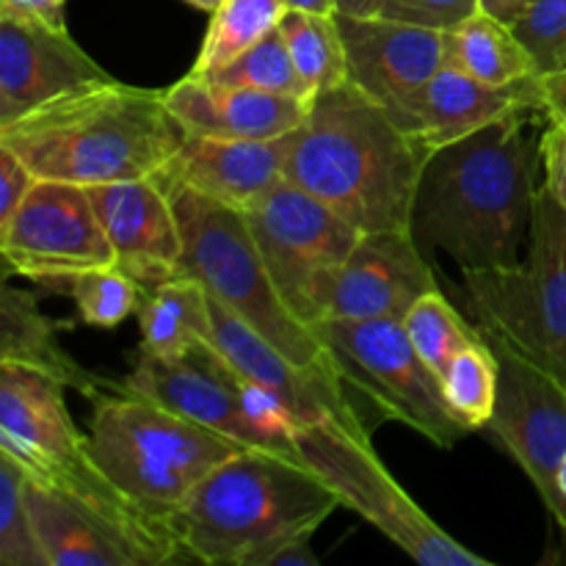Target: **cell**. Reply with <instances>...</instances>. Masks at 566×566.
I'll list each match as a JSON object with an SVG mask.
<instances>
[{
	"instance_id": "obj_40",
	"label": "cell",
	"mask_w": 566,
	"mask_h": 566,
	"mask_svg": "<svg viewBox=\"0 0 566 566\" xmlns=\"http://www.w3.org/2000/svg\"><path fill=\"white\" fill-rule=\"evenodd\" d=\"M315 534H298L293 539L282 542L269 558L265 566H318V556L313 553Z\"/></svg>"
},
{
	"instance_id": "obj_22",
	"label": "cell",
	"mask_w": 566,
	"mask_h": 566,
	"mask_svg": "<svg viewBox=\"0 0 566 566\" xmlns=\"http://www.w3.org/2000/svg\"><path fill=\"white\" fill-rule=\"evenodd\" d=\"M291 136L269 142L188 136L175 160L158 177L221 205L247 210L254 199L263 197L285 177Z\"/></svg>"
},
{
	"instance_id": "obj_17",
	"label": "cell",
	"mask_w": 566,
	"mask_h": 566,
	"mask_svg": "<svg viewBox=\"0 0 566 566\" xmlns=\"http://www.w3.org/2000/svg\"><path fill=\"white\" fill-rule=\"evenodd\" d=\"M348 59V83L398 122L415 94L451 64L448 31L390 20L337 14Z\"/></svg>"
},
{
	"instance_id": "obj_32",
	"label": "cell",
	"mask_w": 566,
	"mask_h": 566,
	"mask_svg": "<svg viewBox=\"0 0 566 566\" xmlns=\"http://www.w3.org/2000/svg\"><path fill=\"white\" fill-rule=\"evenodd\" d=\"M64 293H70L75 302L83 324L97 329H114L125 324L133 313H138L144 298V287L116 263L72 276Z\"/></svg>"
},
{
	"instance_id": "obj_25",
	"label": "cell",
	"mask_w": 566,
	"mask_h": 566,
	"mask_svg": "<svg viewBox=\"0 0 566 566\" xmlns=\"http://www.w3.org/2000/svg\"><path fill=\"white\" fill-rule=\"evenodd\" d=\"M142 348L155 357H177L213 343L210 293L197 276L180 274L144 291L138 307Z\"/></svg>"
},
{
	"instance_id": "obj_26",
	"label": "cell",
	"mask_w": 566,
	"mask_h": 566,
	"mask_svg": "<svg viewBox=\"0 0 566 566\" xmlns=\"http://www.w3.org/2000/svg\"><path fill=\"white\" fill-rule=\"evenodd\" d=\"M448 48H451L453 66L490 86L542 81L534 59L512 25L481 9L448 31Z\"/></svg>"
},
{
	"instance_id": "obj_16",
	"label": "cell",
	"mask_w": 566,
	"mask_h": 566,
	"mask_svg": "<svg viewBox=\"0 0 566 566\" xmlns=\"http://www.w3.org/2000/svg\"><path fill=\"white\" fill-rule=\"evenodd\" d=\"M116 390L158 403L247 448H274L243 415L235 396V370L216 352L213 343H205L177 357L138 352L130 374L116 381Z\"/></svg>"
},
{
	"instance_id": "obj_3",
	"label": "cell",
	"mask_w": 566,
	"mask_h": 566,
	"mask_svg": "<svg viewBox=\"0 0 566 566\" xmlns=\"http://www.w3.org/2000/svg\"><path fill=\"white\" fill-rule=\"evenodd\" d=\"M186 138L164 88L116 77L0 127V144L14 149L39 180L83 188L164 175Z\"/></svg>"
},
{
	"instance_id": "obj_29",
	"label": "cell",
	"mask_w": 566,
	"mask_h": 566,
	"mask_svg": "<svg viewBox=\"0 0 566 566\" xmlns=\"http://www.w3.org/2000/svg\"><path fill=\"white\" fill-rule=\"evenodd\" d=\"M287 9V0H227L216 14H210L208 31L191 64L193 75H208L230 64L243 50L276 31Z\"/></svg>"
},
{
	"instance_id": "obj_4",
	"label": "cell",
	"mask_w": 566,
	"mask_h": 566,
	"mask_svg": "<svg viewBox=\"0 0 566 566\" xmlns=\"http://www.w3.org/2000/svg\"><path fill=\"white\" fill-rule=\"evenodd\" d=\"M340 506L298 453L243 448L193 490L171 528L186 562L265 566L282 542L315 534Z\"/></svg>"
},
{
	"instance_id": "obj_27",
	"label": "cell",
	"mask_w": 566,
	"mask_h": 566,
	"mask_svg": "<svg viewBox=\"0 0 566 566\" xmlns=\"http://www.w3.org/2000/svg\"><path fill=\"white\" fill-rule=\"evenodd\" d=\"M280 33L313 97L329 88L346 86L348 59L337 14L287 9L280 22Z\"/></svg>"
},
{
	"instance_id": "obj_24",
	"label": "cell",
	"mask_w": 566,
	"mask_h": 566,
	"mask_svg": "<svg viewBox=\"0 0 566 566\" xmlns=\"http://www.w3.org/2000/svg\"><path fill=\"white\" fill-rule=\"evenodd\" d=\"M0 363H17L25 368L55 376L66 387H75L86 398L103 390V379L88 374L81 363L61 348L55 326L39 307L36 296L9 280L0 293Z\"/></svg>"
},
{
	"instance_id": "obj_23",
	"label": "cell",
	"mask_w": 566,
	"mask_h": 566,
	"mask_svg": "<svg viewBox=\"0 0 566 566\" xmlns=\"http://www.w3.org/2000/svg\"><path fill=\"white\" fill-rule=\"evenodd\" d=\"M25 497L50 566H160L144 542L86 503L31 479Z\"/></svg>"
},
{
	"instance_id": "obj_20",
	"label": "cell",
	"mask_w": 566,
	"mask_h": 566,
	"mask_svg": "<svg viewBox=\"0 0 566 566\" xmlns=\"http://www.w3.org/2000/svg\"><path fill=\"white\" fill-rule=\"evenodd\" d=\"M210 313H213L216 352L241 376L280 392L287 401V407L298 415L304 429L335 420V423L346 426V429L357 431V434H368L363 418H359V412L348 401L346 381L296 365L274 343L265 340L260 332H254L247 321L230 313L213 296H210Z\"/></svg>"
},
{
	"instance_id": "obj_12",
	"label": "cell",
	"mask_w": 566,
	"mask_h": 566,
	"mask_svg": "<svg viewBox=\"0 0 566 566\" xmlns=\"http://www.w3.org/2000/svg\"><path fill=\"white\" fill-rule=\"evenodd\" d=\"M0 254L9 274L64 291L72 276L114 265L88 188L36 180L20 208L0 221Z\"/></svg>"
},
{
	"instance_id": "obj_42",
	"label": "cell",
	"mask_w": 566,
	"mask_h": 566,
	"mask_svg": "<svg viewBox=\"0 0 566 566\" xmlns=\"http://www.w3.org/2000/svg\"><path fill=\"white\" fill-rule=\"evenodd\" d=\"M531 0H479V9L486 11V14L497 17L501 22H509L512 25L525 9H528Z\"/></svg>"
},
{
	"instance_id": "obj_6",
	"label": "cell",
	"mask_w": 566,
	"mask_h": 566,
	"mask_svg": "<svg viewBox=\"0 0 566 566\" xmlns=\"http://www.w3.org/2000/svg\"><path fill=\"white\" fill-rule=\"evenodd\" d=\"M164 180V177H160ZM166 182V180H164ZM186 238L182 274H191L230 313L274 343L285 357L307 370L337 376L335 354L321 332L298 318L271 276L252 230L238 208L166 182Z\"/></svg>"
},
{
	"instance_id": "obj_8",
	"label": "cell",
	"mask_w": 566,
	"mask_h": 566,
	"mask_svg": "<svg viewBox=\"0 0 566 566\" xmlns=\"http://www.w3.org/2000/svg\"><path fill=\"white\" fill-rule=\"evenodd\" d=\"M296 451L302 462L332 486L343 506L359 514L418 564L490 566L484 556L446 534L398 484V479H392L376 453L370 434H357L335 420H326L302 429Z\"/></svg>"
},
{
	"instance_id": "obj_10",
	"label": "cell",
	"mask_w": 566,
	"mask_h": 566,
	"mask_svg": "<svg viewBox=\"0 0 566 566\" xmlns=\"http://www.w3.org/2000/svg\"><path fill=\"white\" fill-rule=\"evenodd\" d=\"M318 332L346 387H357L381 418L409 426L437 448L470 434L448 409L440 374L412 346L403 318L326 321Z\"/></svg>"
},
{
	"instance_id": "obj_34",
	"label": "cell",
	"mask_w": 566,
	"mask_h": 566,
	"mask_svg": "<svg viewBox=\"0 0 566 566\" xmlns=\"http://www.w3.org/2000/svg\"><path fill=\"white\" fill-rule=\"evenodd\" d=\"M512 31L534 59L542 81L556 75L566 61V0H531L512 22Z\"/></svg>"
},
{
	"instance_id": "obj_31",
	"label": "cell",
	"mask_w": 566,
	"mask_h": 566,
	"mask_svg": "<svg viewBox=\"0 0 566 566\" xmlns=\"http://www.w3.org/2000/svg\"><path fill=\"white\" fill-rule=\"evenodd\" d=\"M208 77L219 83H230V86H249L260 88V92L285 94V97L313 99V92H310L307 83L298 75L280 28L271 31L265 39H260L249 50H243L230 64L208 72Z\"/></svg>"
},
{
	"instance_id": "obj_18",
	"label": "cell",
	"mask_w": 566,
	"mask_h": 566,
	"mask_svg": "<svg viewBox=\"0 0 566 566\" xmlns=\"http://www.w3.org/2000/svg\"><path fill=\"white\" fill-rule=\"evenodd\" d=\"M114 260L144 291L182 274L186 238L169 186L160 177L88 188Z\"/></svg>"
},
{
	"instance_id": "obj_38",
	"label": "cell",
	"mask_w": 566,
	"mask_h": 566,
	"mask_svg": "<svg viewBox=\"0 0 566 566\" xmlns=\"http://www.w3.org/2000/svg\"><path fill=\"white\" fill-rule=\"evenodd\" d=\"M39 177L25 166V160L11 147L0 144V221L9 219L22 199L31 193Z\"/></svg>"
},
{
	"instance_id": "obj_9",
	"label": "cell",
	"mask_w": 566,
	"mask_h": 566,
	"mask_svg": "<svg viewBox=\"0 0 566 566\" xmlns=\"http://www.w3.org/2000/svg\"><path fill=\"white\" fill-rule=\"evenodd\" d=\"M66 385L42 370L0 363V453L25 479L64 492L105 514L125 512L127 497L88 453V437L72 420Z\"/></svg>"
},
{
	"instance_id": "obj_13",
	"label": "cell",
	"mask_w": 566,
	"mask_h": 566,
	"mask_svg": "<svg viewBox=\"0 0 566 566\" xmlns=\"http://www.w3.org/2000/svg\"><path fill=\"white\" fill-rule=\"evenodd\" d=\"M484 340L495 348L501 365L497 407L484 431L520 464L551 517L566 531V503L556 484L566 457V381L509 343L492 335Z\"/></svg>"
},
{
	"instance_id": "obj_14",
	"label": "cell",
	"mask_w": 566,
	"mask_h": 566,
	"mask_svg": "<svg viewBox=\"0 0 566 566\" xmlns=\"http://www.w3.org/2000/svg\"><path fill=\"white\" fill-rule=\"evenodd\" d=\"M437 287L440 282L429 254L418 247L412 232H368L321 287L315 329L326 321L403 318L423 293Z\"/></svg>"
},
{
	"instance_id": "obj_44",
	"label": "cell",
	"mask_w": 566,
	"mask_h": 566,
	"mask_svg": "<svg viewBox=\"0 0 566 566\" xmlns=\"http://www.w3.org/2000/svg\"><path fill=\"white\" fill-rule=\"evenodd\" d=\"M291 9L321 11V14H335V0H287Z\"/></svg>"
},
{
	"instance_id": "obj_36",
	"label": "cell",
	"mask_w": 566,
	"mask_h": 566,
	"mask_svg": "<svg viewBox=\"0 0 566 566\" xmlns=\"http://www.w3.org/2000/svg\"><path fill=\"white\" fill-rule=\"evenodd\" d=\"M479 11V0H381L379 17L451 31Z\"/></svg>"
},
{
	"instance_id": "obj_11",
	"label": "cell",
	"mask_w": 566,
	"mask_h": 566,
	"mask_svg": "<svg viewBox=\"0 0 566 566\" xmlns=\"http://www.w3.org/2000/svg\"><path fill=\"white\" fill-rule=\"evenodd\" d=\"M241 213L287 304L315 326L321 287L346 263L363 232L285 177Z\"/></svg>"
},
{
	"instance_id": "obj_45",
	"label": "cell",
	"mask_w": 566,
	"mask_h": 566,
	"mask_svg": "<svg viewBox=\"0 0 566 566\" xmlns=\"http://www.w3.org/2000/svg\"><path fill=\"white\" fill-rule=\"evenodd\" d=\"M182 3L191 6V9H197V11H205V14H216V11H219L227 0H182Z\"/></svg>"
},
{
	"instance_id": "obj_33",
	"label": "cell",
	"mask_w": 566,
	"mask_h": 566,
	"mask_svg": "<svg viewBox=\"0 0 566 566\" xmlns=\"http://www.w3.org/2000/svg\"><path fill=\"white\" fill-rule=\"evenodd\" d=\"M0 566H50L25 497V473L0 453Z\"/></svg>"
},
{
	"instance_id": "obj_15",
	"label": "cell",
	"mask_w": 566,
	"mask_h": 566,
	"mask_svg": "<svg viewBox=\"0 0 566 566\" xmlns=\"http://www.w3.org/2000/svg\"><path fill=\"white\" fill-rule=\"evenodd\" d=\"M108 81L111 72L70 36V28L0 9V127Z\"/></svg>"
},
{
	"instance_id": "obj_2",
	"label": "cell",
	"mask_w": 566,
	"mask_h": 566,
	"mask_svg": "<svg viewBox=\"0 0 566 566\" xmlns=\"http://www.w3.org/2000/svg\"><path fill=\"white\" fill-rule=\"evenodd\" d=\"M429 155L401 122L352 83L313 97L291 136L285 180L329 205L363 235L407 230Z\"/></svg>"
},
{
	"instance_id": "obj_41",
	"label": "cell",
	"mask_w": 566,
	"mask_h": 566,
	"mask_svg": "<svg viewBox=\"0 0 566 566\" xmlns=\"http://www.w3.org/2000/svg\"><path fill=\"white\" fill-rule=\"evenodd\" d=\"M545 94H547V116H566V61L556 75H551L545 81Z\"/></svg>"
},
{
	"instance_id": "obj_1",
	"label": "cell",
	"mask_w": 566,
	"mask_h": 566,
	"mask_svg": "<svg viewBox=\"0 0 566 566\" xmlns=\"http://www.w3.org/2000/svg\"><path fill=\"white\" fill-rule=\"evenodd\" d=\"M539 171V142L528 133V116L501 119L434 149L420 171L409 232L426 254L442 252L462 274L520 263Z\"/></svg>"
},
{
	"instance_id": "obj_37",
	"label": "cell",
	"mask_w": 566,
	"mask_h": 566,
	"mask_svg": "<svg viewBox=\"0 0 566 566\" xmlns=\"http://www.w3.org/2000/svg\"><path fill=\"white\" fill-rule=\"evenodd\" d=\"M542 186L566 208V116H551L539 136Z\"/></svg>"
},
{
	"instance_id": "obj_43",
	"label": "cell",
	"mask_w": 566,
	"mask_h": 566,
	"mask_svg": "<svg viewBox=\"0 0 566 566\" xmlns=\"http://www.w3.org/2000/svg\"><path fill=\"white\" fill-rule=\"evenodd\" d=\"M381 0H335V14L374 17L379 14Z\"/></svg>"
},
{
	"instance_id": "obj_21",
	"label": "cell",
	"mask_w": 566,
	"mask_h": 566,
	"mask_svg": "<svg viewBox=\"0 0 566 566\" xmlns=\"http://www.w3.org/2000/svg\"><path fill=\"white\" fill-rule=\"evenodd\" d=\"M166 105L188 136L252 138L269 142L296 133L307 122L313 99L285 97L249 86H230L208 75H193L171 83Z\"/></svg>"
},
{
	"instance_id": "obj_28",
	"label": "cell",
	"mask_w": 566,
	"mask_h": 566,
	"mask_svg": "<svg viewBox=\"0 0 566 566\" xmlns=\"http://www.w3.org/2000/svg\"><path fill=\"white\" fill-rule=\"evenodd\" d=\"M442 396L453 418L473 434L490 426L497 407V381H501V365L497 354L484 335L475 337L464 348H459L451 363L442 368Z\"/></svg>"
},
{
	"instance_id": "obj_30",
	"label": "cell",
	"mask_w": 566,
	"mask_h": 566,
	"mask_svg": "<svg viewBox=\"0 0 566 566\" xmlns=\"http://www.w3.org/2000/svg\"><path fill=\"white\" fill-rule=\"evenodd\" d=\"M403 326H407L412 346L437 374H442V368L451 363L459 348L481 337L479 326L468 324L457 313V307L442 296V287L423 293L403 315Z\"/></svg>"
},
{
	"instance_id": "obj_39",
	"label": "cell",
	"mask_w": 566,
	"mask_h": 566,
	"mask_svg": "<svg viewBox=\"0 0 566 566\" xmlns=\"http://www.w3.org/2000/svg\"><path fill=\"white\" fill-rule=\"evenodd\" d=\"M0 9L33 17V20H42L55 28H70L66 25V0H0Z\"/></svg>"
},
{
	"instance_id": "obj_35",
	"label": "cell",
	"mask_w": 566,
	"mask_h": 566,
	"mask_svg": "<svg viewBox=\"0 0 566 566\" xmlns=\"http://www.w3.org/2000/svg\"><path fill=\"white\" fill-rule=\"evenodd\" d=\"M235 396L249 423H252L271 446L280 448V451L298 453L296 440L298 434H302L304 423L298 420V415L287 407V401L280 392L269 390V387L258 385V381L247 379V376H241L235 370Z\"/></svg>"
},
{
	"instance_id": "obj_19",
	"label": "cell",
	"mask_w": 566,
	"mask_h": 566,
	"mask_svg": "<svg viewBox=\"0 0 566 566\" xmlns=\"http://www.w3.org/2000/svg\"><path fill=\"white\" fill-rule=\"evenodd\" d=\"M547 116V94L542 81L514 86H490L448 64L420 88L401 116V127L423 147L426 155L473 136L484 127L512 116Z\"/></svg>"
},
{
	"instance_id": "obj_5",
	"label": "cell",
	"mask_w": 566,
	"mask_h": 566,
	"mask_svg": "<svg viewBox=\"0 0 566 566\" xmlns=\"http://www.w3.org/2000/svg\"><path fill=\"white\" fill-rule=\"evenodd\" d=\"M92 407L94 464L133 506L166 525L219 464L247 448L130 392L97 390Z\"/></svg>"
},
{
	"instance_id": "obj_7",
	"label": "cell",
	"mask_w": 566,
	"mask_h": 566,
	"mask_svg": "<svg viewBox=\"0 0 566 566\" xmlns=\"http://www.w3.org/2000/svg\"><path fill=\"white\" fill-rule=\"evenodd\" d=\"M473 324L566 381V208L545 186L536 193L520 263L464 271Z\"/></svg>"
},
{
	"instance_id": "obj_46",
	"label": "cell",
	"mask_w": 566,
	"mask_h": 566,
	"mask_svg": "<svg viewBox=\"0 0 566 566\" xmlns=\"http://www.w3.org/2000/svg\"><path fill=\"white\" fill-rule=\"evenodd\" d=\"M556 484H558V495H562V501L566 503V457H564L562 468H558V475H556Z\"/></svg>"
}]
</instances>
